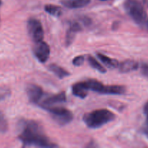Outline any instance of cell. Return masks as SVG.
<instances>
[{
    "instance_id": "cell-23",
    "label": "cell",
    "mask_w": 148,
    "mask_h": 148,
    "mask_svg": "<svg viewBox=\"0 0 148 148\" xmlns=\"http://www.w3.org/2000/svg\"><path fill=\"white\" fill-rule=\"evenodd\" d=\"M144 113L147 117V122H148V101L145 103L144 106Z\"/></svg>"
},
{
    "instance_id": "cell-28",
    "label": "cell",
    "mask_w": 148,
    "mask_h": 148,
    "mask_svg": "<svg viewBox=\"0 0 148 148\" xmlns=\"http://www.w3.org/2000/svg\"><path fill=\"white\" fill-rule=\"evenodd\" d=\"M101 1H107V0H101Z\"/></svg>"
},
{
    "instance_id": "cell-3",
    "label": "cell",
    "mask_w": 148,
    "mask_h": 148,
    "mask_svg": "<svg viewBox=\"0 0 148 148\" xmlns=\"http://www.w3.org/2000/svg\"><path fill=\"white\" fill-rule=\"evenodd\" d=\"M125 10L132 20L139 25L147 21V12L142 4L137 0H126L123 4Z\"/></svg>"
},
{
    "instance_id": "cell-22",
    "label": "cell",
    "mask_w": 148,
    "mask_h": 148,
    "mask_svg": "<svg viewBox=\"0 0 148 148\" xmlns=\"http://www.w3.org/2000/svg\"><path fill=\"white\" fill-rule=\"evenodd\" d=\"M9 90H0V100H2L8 95Z\"/></svg>"
},
{
    "instance_id": "cell-25",
    "label": "cell",
    "mask_w": 148,
    "mask_h": 148,
    "mask_svg": "<svg viewBox=\"0 0 148 148\" xmlns=\"http://www.w3.org/2000/svg\"><path fill=\"white\" fill-rule=\"evenodd\" d=\"M145 4H146L147 6H148V0H145Z\"/></svg>"
},
{
    "instance_id": "cell-2",
    "label": "cell",
    "mask_w": 148,
    "mask_h": 148,
    "mask_svg": "<svg viewBox=\"0 0 148 148\" xmlns=\"http://www.w3.org/2000/svg\"><path fill=\"white\" fill-rule=\"evenodd\" d=\"M115 117V114L109 110L97 109L84 114L83 120L89 128L97 129L113 121Z\"/></svg>"
},
{
    "instance_id": "cell-12",
    "label": "cell",
    "mask_w": 148,
    "mask_h": 148,
    "mask_svg": "<svg viewBox=\"0 0 148 148\" xmlns=\"http://www.w3.org/2000/svg\"><path fill=\"white\" fill-rule=\"evenodd\" d=\"M118 68L122 73H127V72L136 70L139 68V63L135 60L127 59V60L119 64Z\"/></svg>"
},
{
    "instance_id": "cell-27",
    "label": "cell",
    "mask_w": 148,
    "mask_h": 148,
    "mask_svg": "<svg viewBox=\"0 0 148 148\" xmlns=\"http://www.w3.org/2000/svg\"><path fill=\"white\" fill-rule=\"evenodd\" d=\"M1 1L0 0V7H1Z\"/></svg>"
},
{
    "instance_id": "cell-21",
    "label": "cell",
    "mask_w": 148,
    "mask_h": 148,
    "mask_svg": "<svg viewBox=\"0 0 148 148\" xmlns=\"http://www.w3.org/2000/svg\"><path fill=\"white\" fill-rule=\"evenodd\" d=\"M140 69L142 75L148 79V62L142 63V65H141Z\"/></svg>"
},
{
    "instance_id": "cell-16",
    "label": "cell",
    "mask_w": 148,
    "mask_h": 148,
    "mask_svg": "<svg viewBox=\"0 0 148 148\" xmlns=\"http://www.w3.org/2000/svg\"><path fill=\"white\" fill-rule=\"evenodd\" d=\"M84 82H85V84L87 88H88L89 90H92L94 91V92H99V93H100V91L102 89L103 86H104L102 82L94 79H87Z\"/></svg>"
},
{
    "instance_id": "cell-24",
    "label": "cell",
    "mask_w": 148,
    "mask_h": 148,
    "mask_svg": "<svg viewBox=\"0 0 148 148\" xmlns=\"http://www.w3.org/2000/svg\"><path fill=\"white\" fill-rule=\"evenodd\" d=\"M145 133L147 135H148V122H147V125L145 128Z\"/></svg>"
},
{
    "instance_id": "cell-26",
    "label": "cell",
    "mask_w": 148,
    "mask_h": 148,
    "mask_svg": "<svg viewBox=\"0 0 148 148\" xmlns=\"http://www.w3.org/2000/svg\"><path fill=\"white\" fill-rule=\"evenodd\" d=\"M147 30H148V20L147 21Z\"/></svg>"
},
{
    "instance_id": "cell-11",
    "label": "cell",
    "mask_w": 148,
    "mask_h": 148,
    "mask_svg": "<svg viewBox=\"0 0 148 148\" xmlns=\"http://www.w3.org/2000/svg\"><path fill=\"white\" fill-rule=\"evenodd\" d=\"M72 92L74 95L80 98H85L88 95L89 89L86 85L85 82H78L75 83L72 87Z\"/></svg>"
},
{
    "instance_id": "cell-14",
    "label": "cell",
    "mask_w": 148,
    "mask_h": 148,
    "mask_svg": "<svg viewBox=\"0 0 148 148\" xmlns=\"http://www.w3.org/2000/svg\"><path fill=\"white\" fill-rule=\"evenodd\" d=\"M97 57L100 59V60L106 66L109 68H118V67L119 63L116 59H111L108 56H105L104 54L101 53H97Z\"/></svg>"
},
{
    "instance_id": "cell-13",
    "label": "cell",
    "mask_w": 148,
    "mask_h": 148,
    "mask_svg": "<svg viewBox=\"0 0 148 148\" xmlns=\"http://www.w3.org/2000/svg\"><path fill=\"white\" fill-rule=\"evenodd\" d=\"M91 0H61L60 2L64 7L69 9H78L86 7Z\"/></svg>"
},
{
    "instance_id": "cell-15",
    "label": "cell",
    "mask_w": 148,
    "mask_h": 148,
    "mask_svg": "<svg viewBox=\"0 0 148 148\" xmlns=\"http://www.w3.org/2000/svg\"><path fill=\"white\" fill-rule=\"evenodd\" d=\"M49 69L51 72H53L57 77H58L60 79H62L65 77H68L70 75L69 72L65 70L64 68L61 67L59 65L55 64H52L49 65Z\"/></svg>"
},
{
    "instance_id": "cell-5",
    "label": "cell",
    "mask_w": 148,
    "mask_h": 148,
    "mask_svg": "<svg viewBox=\"0 0 148 148\" xmlns=\"http://www.w3.org/2000/svg\"><path fill=\"white\" fill-rule=\"evenodd\" d=\"M27 28L28 35L34 43L43 40L44 32L43 26L39 20L36 18H30L28 20Z\"/></svg>"
},
{
    "instance_id": "cell-10",
    "label": "cell",
    "mask_w": 148,
    "mask_h": 148,
    "mask_svg": "<svg viewBox=\"0 0 148 148\" xmlns=\"http://www.w3.org/2000/svg\"><path fill=\"white\" fill-rule=\"evenodd\" d=\"M126 91V87L123 85H104L100 93L105 95H123Z\"/></svg>"
},
{
    "instance_id": "cell-18",
    "label": "cell",
    "mask_w": 148,
    "mask_h": 148,
    "mask_svg": "<svg viewBox=\"0 0 148 148\" xmlns=\"http://www.w3.org/2000/svg\"><path fill=\"white\" fill-rule=\"evenodd\" d=\"M87 59H88L89 64L90 66H91V67L97 69V71H99V72H101V73H105L106 72L105 68H104V66L100 63V62H97V60H96L93 56H89L88 58H87Z\"/></svg>"
},
{
    "instance_id": "cell-4",
    "label": "cell",
    "mask_w": 148,
    "mask_h": 148,
    "mask_svg": "<svg viewBox=\"0 0 148 148\" xmlns=\"http://www.w3.org/2000/svg\"><path fill=\"white\" fill-rule=\"evenodd\" d=\"M46 110L50 113L51 116L54 121L59 125H66L69 124L73 119L72 112L63 107L52 106L48 108Z\"/></svg>"
},
{
    "instance_id": "cell-19",
    "label": "cell",
    "mask_w": 148,
    "mask_h": 148,
    "mask_svg": "<svg viewBox=\"0 0 148 148\" xmlns=\"http://www.w3.org/2000/svg\"><path fill=\"white\" fill-rule=\"evenodd\" d=\"M7 128H8V124H7V119L4 114L0 111V134L5 133Z\"/></svg>"
},
{
    "instance_id": "cell-17",
    "label": "cell",
    "mask_w": 148,
    "mask_h": 148,
    "mask_svg": "<svg viewBox=\"0 0 148 148\" xmlns=\"http://www.w3.org/2000/svg\"><path fill=\"white\" fill-rule=\"evenodd\" d=\"M44 10L48 14L55 17H59L62 13V8L55 4H46L44 6Z\"/></svg>"
},
{
    "instance_id": "cell-7",
    "label": "cell",
    "mask_w": 148,
    "mask_h": 148,
    "mask_svg": "<svg viewBox=\"0 0 148 148\" xmlns=\"http://www.w3.org/2000/svg\"><path fill=\"white\" fill-rule=\"evenodd\" d=\"M66 95L64 91L59 92L57 94H55V95H51L49 96L46 97L45 99L42 101V102L39 103V105L40 106L41 108H44V109H47L48 108L50 107L55 106L56 104L58 103H62L66 101Z\"/></svg>"
},
{
    "instance_id": "cell-8",
    "label": "cell",
    "mask_w": 148,
    "mask_h": 148,
    "mask_svg": "<svg viewBox=\"0 0 148 148\" xmlns=\"http://www.w3.org/2000/svg\"><path fill=\"white\" fill-rule=\"evenodd\" d=\"M26 92L30 102L35 104H39V101L44 95L42 88L35 84H30L26 88Z\"/></svg>"
},
{
    "instance_id": "cell-20",
    "label": "cell",
    "mask_w": 148,
    "mask_h": 148,
    "mask_svg": "<svg viewBox=\"0 0 148 148\" xmlns=\"http://www.w3.org/2000/svg\"><path fill=\"white\" fill-rule=\"evenodd\" d=\"M84 61H85V57L84 56H78L74 58L73 60V64L75 66H79L84 63Z\"/></svg>"
},
{
    "instance_id": "cell-6",
    "label": "cell",
    "mask_w": 148,
    "mask_h": 148,
    "mask_svg": "<svg viewBox=\"0 0 148 148\" xmlns=\"http://www.w3.org/2000/svg\"><path fill=\"white\" fill-rule=\"evenodd\" d=\"M33 53L36 59L41 63H44L48 60L50 55L49 46L44 40L35 43L33 47Z\"/></svg>"
},
{
    "instance_id": "cell-1",
    "label": "cell",
    "mask_w": 148,
    "mask_h": 148,
    "mask_svg": "<svg viewBox=\"0 0 148 148\" xmlns=\"http://www.w3.org/2000/svg\"><path fill=\"white\" fill-rule=\"evenodd\" d=\"M18 139L24 146L40 147H56L45 135L41 126L33 120H22L19 124Z\"/></svg>"
},
{
    "instance_id": "cell-9",
    "label": "cell",
    "mask_w": 148,
    "mask_h": 148,
    "mask_svg": "<svg viewBox=\"0 0 148 148\" xmlns=\"http://www.w3.org/2000/svg\"><path fill=\"white\" fill-rule=\"evenodd\" d=\"M82 25H81L80 22L75 21L73 22L70 25L68 31L66 33V37H65V44L66 46H70L73 43L75 38V34L80 30H82Z\"/></svg>"
}]
</instances>
